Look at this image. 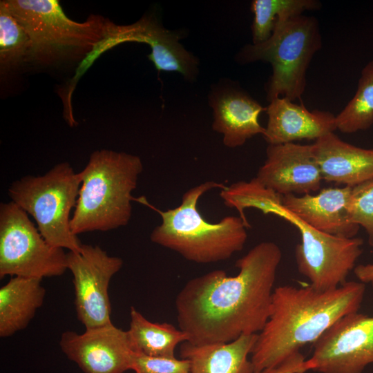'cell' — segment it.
Here are the masks:
<instances>
[{"mask_svg": "<svg viewBox=\"0 0 373 373\" xmlns=\"http://www.w3.org/2000/svg\"><path fill=\"white\" fill-rule=\"evenodd\" d=\"M281 260L278 245L261 242L236 261V276L216 269L189 280L175 300L178 325L188 342L227 343L258 334L269 316Z\"/></svg>", "mask_w": 373, "mask_h": 373, "instance_id": "6da1fadb", "label": "cell"}, {"mask_svg": "<svg viewBox=\"0 0 373 373\" xmlns=\"http://www.w3.org/2000/svg\"><path fill=\"white\" fill-rule=\"evenodd\" d=\"M365 284L347 281L336 289L318 291L305 287H275L268 320L251 352L253 372L274 367L314 343L332 324L358 312Z\"/></svg>", "mask_w": 373, "mask_h": 373, "instance_id": "7a4b0ae2", "label": "cell"}, {"mask_svg": "<svg viewBox=\"0 0 373 373\" xmlns=\"http://www.w3.org/2000/svg\"><path fill=\"white\" fill-rule=\"evenodd\" d=\"M139 156L108 149L93 152L80 171L82 184L70 228L75 235L124 227L132 215V192L143 171Z\"/></svg>", "mask_w": 373, "mask_h": 373, "instance_id": "3957f363", "label": "cell"}, {"mask_svg": "<svg viewBox=\"0 0 373 373\" xmlns=\"http://www.w3.org/2000/svg\"><path fill=\"white\" fill-rule=\"evenodd\" d=\"M225 186L207 181L186 191L178 207L164 211L157 210L162 222L152 231L151 240L199 264L226 260L241 251L249 227L240 216H229L211 223L198 209V200L204 193Z\"/></svg>", "mask_w": 373, "mask_h": 373, "instance_id": "277c9868", "label": "cell"}, {"mask_svg": "<svg viewBox=\"0 0 373 373\" xmlns=\"http://www.w3.org/2000/svg\"><path fill=\"white\" fill-rule=\"evenodd\" d=\"M4 1L31 40L29 63L42 66L81 63L104 38L109 20L92 14L77 22L66 16L57 0Z\"/></svg>", "mask_w": 373, "mask_h": 373, "instance_id": "5b68a950", "label": "cell"}, {"mask_svg": "<svg viewBox=\"0 0 373 373\" xmlns=\"http://www.w3.org/2000/svg\"><path fill=\"white\" fill-rule=\"evenodd\" d=\"M81 184L80 172L63 162L44 175H25L13 181L8 193L12 202L32 216L47 242L78 252L83 244L71 230L70 214L76 206Z\"/></svg>", "mask_w": 373, "mask_h": 373, "instance_id": "8992f818", "label": "cell"}, {"mask_svg": "<svg viewBox=\"0 0 373 373\" xmlns=\"http://www.w3.org/2000/svg\"><path fill=\"white\" fill-rule=\"evenodd\" d=\"M321 43L316 19L300 15L279 19L267 41L246 46L240 58L245 62L270 63L272 75L266 87L267 100L283 97L293 102L305 91L307 70Z\"/></svg>", "mask_w": 373, "mask_h": 373, "instance_id": "52a82bcc", "label": "cell"}, {"mask_svg": "<svg viewBox=\"0 0 373 373\" xmlns=\"http://www.w3.org/2000/svg\"><path fill=\"white\" fill-rule=\"evenodd\" d=\"M262 213L278 216L298 229L301 242L295 248L296 266L298 272L309 280L310 286L318 291H328L347 281L362 254V238L339 237L317 231L285 209L280 200L269 201Z\"/></svg>", "mask_w": 373, "mask_h": 373, "instance_id": "ba28073f", "label": "cell"}, {"mask_svg": "<svg viewBox=\"0 0 373 373\" xmlns=\"http://www.w3.org/2000/svg\"><path fill=\"white\" fill-rule=\"evenodd\" d=\"M67 267V254L41 235L28 213L10 201L0 204V278L43 279L59 276Z\"/></svg>", "mask_w": 373, "mask_h": 373, "instance_id": "9c48e42d", "label": "cell"}, {"mask_svg": "<svg viewBox=\"0 0 373 373\" xmlns=\"http://www.w3.org/2000/svg\"><path fill=\"white\" fill-rule=\"evenodd\" d=\"M122 265L121 258L109 256L98 245L83 244L79 251L67 254L77 316L86 329L112 323L108 287Z\"/></svg>", "mask_w": 373, "mask_h": 373, "instance_id": "30bf717a", "label": "cell"}, {"mask_svg": "<svg viewBox=\"0 0 373 373\" xmlns=\"http://www.w3.org/2000/svg\"><path fill=\"white\" fill-rule=\"evenodd\" d=\"M307 361L318 373H362L373 363V316L355 312L340 318L313 343Z\"/></svg>", "mask_w": 373, "mask_h": 373, "instance_id": "8fae6325", "label": "cell"}, {"mask_svg": "<svg viewBox=\"0 0 373 373\" xmlns=\"http://www.w3.org/2000/svg\"><path fill=\"white\" fill-rule=\"evenodd\" d=\"M59 345L67 358L84 373H124L133 367L135 352L127 331L112 323L62 333Z\"/></svg>", "mask_w": 373, "mask_h": 373, "instance_id": "7c38bea8", "label": "cell"}, {"mask_svg": "<svg viewBox=\"0 0 373 373\" xmlns=\"http://www.w3.org/2000/svg\"><path fill=\"white\" fill-rule=\"evenodd\" d=\"M266 155L255 177L265 187L282 195L311 194L320 189L323 179L312 144H269Z\"/></svg>", "mask_w": 373, "mask_h": 373, "instance_id": "4fadbf2b", "label": "cell"}, {"mask_svg": "<svg viewBox=\"0 0 373 373\" xmlns=\"http://www.w3.org/2000/svg\"><path fill=\"white\" fill-rule=\"evenodd\" d=\"M352 186L329 187L318 194L283 196L282 206L304 223L321 232L354 238L359 226L349 218L348 202Z\"/></svg>", "mask_w": 373, "mask_h": 373, "instance_id": "5bb4252c", "label": "cell"}, {"mask_svg": "<svg viewBox=\"0 0 373 373\" xmlns=\"http://www.w3.org/2000/svg\"><path fill=\"white\" fill-rule=\"evenodd\" d=\"M268 122L262 135L269 144H282L301 140H317L336 130V116L329 112L309 111L301 103L297 104L279 97L266 108Z\"/></svg>", "mask_w": 373, "mask_h": 373, "instance_id": "9a60e30c", "label": "cell"}, {"mask_svg": "<svg viewBox=\"0 0 373 373\" xmlns=\"http://www.w3.org/2000/svg\"><path fill=\"white\" fill-rule=\"evenodd\" d=\"M312 152L323 180L354 186L373 178V149L360 148L334 132L315 140Z\"/></svg>", "mask_w": 373, "mask_h": 373, "instance_id": "2e32d148", "label": "cell"}, {"mask_svg": "<svg viewBox=\"0 0 373 373\" xmlns=\"http://www.w3.org/2000/svg\"><path fill=\"white\" fill-rule=\"evenodd\" d=\"M211 104L213 129L222 134L226 146L238 147L256 135H264L265 128L260 125L259 115L266 108L246 94L226 91L214 97Z\"/></svg>", "mask_w": 373, "mask_h": 373, "instance_id": "e0dca14e", "label": "cell"}, {"mask_svg": "<svg viewBox=\"0 0 373 373\" xmlns=\"http://www.w3.org/2000/svg\"><path fill=\"white\" fill-rule=\"evenodd\" d=\"M257 334L242 335L227 343H182L181 358L189 361L191 373H251L248 359Z\"/></svg>", "mask_w": 373, "mask_h": 373, "instance_id": "ac0fdd59", "label": "cell"}, {"mask_svg": "<svg viewBox=\"0 0 373 373\" xmlns=\"http://www.w3.org/2000/svg\"><path fill=\"white\" fill-rule=\"evenodd\" d=\"M42 279L13 276L0 289V336H11L25 329L43 305Z\"/></svg>", "mask_w": 373, "mask_h": 373, "instance_id": "d6986e66", "label": "cell"}, {"mask_svg": "<svg viewBox=\"0 0 373 373\" xmlns=\"http://www.w3.org/2000/svg\"><path fill=\"white\" fill-rule=\"evenodd\" d=\"M126 331L133 350L150 356L175 358L176 347L189 341L182 329L168 323L151 322L133 307Z\"/></svg>", "mask_w": 373, "mask_h": 373, "instance_id": "ffe728a7", "label": "cell"}, {"mask_svg": "<svg viewBox=\"0 0 373 373\" xmlns=\"http://www.w3.org/2000/svg\"><path fill=\"white\" fill-rule=\"evenodd\" d=\"M32 42L4 0L0 2V69L5 75L29 63Z\"/></svg>", "mask_w": 373, "mask_h": 373, "instance_id": "44dd1931", "label": "cell"}, {"mask_svg": "<svg viewBox=\"0 0 373 373\" xmlns=\"http://www.w3.org/2000/svg\"><path fill=\"white\" fill-rule=\"evenodd\" d=\"M316 0H254L251 10L254 14L252 24L253 44L267 41L279 19H289L306 10L320 9Z\"/></svg>", "mask_w": 373, "mask_h": 373, "instance_id": "7402d4cb", "label": "cell"}, {"mask_svg": "<svg viewBox=\"0 0 373 373\" xmlns=\"http://www.w3.org/2000/svg\"><path fill=\"white\" fill-rule=\"evenodd\" d=\"M373 125V60L363 68L356 91L336 116V129L344 133L365 131Z\"/></svg>", "mask_w": 373, "mask_h": 373, "instance_id": "603a6c76", "label": "cell"}, {"mask_svg": "<svg viewBox=\"0 0 373 373\" xmlns=\"http://www.w3.org/2000/svg\"><path fill=\"white\" fill-rule=\"evenodd\" d=\"M179 37L162 27L150 46L149 59L157 70L180 73L189 80L197 75V59L180 44Z\"/></svg>", "mask_w": 373, "mask_h": 373, "instance_id": "cb8c5ba5", "label": "cell"}, {"mask_svg": "<svg viewBox=\"0 0 373 373\" xmlns=\"http://www.w3.org/2000/svg\"><path fill=\"white\" fill-rule=\"evenodd\" d=\"M348 214L352 223L365 229L373 247V178L352 186Z\"/></svg>", "mask_w": 373, "mask_h": 373, "instance_id": "d4e9b609", "label": "cell"}, {"mask_svg": "<svg viewBox=\"0 0 373 373\" xmlns=\"http://www.w3.org/2000/svg\"><path fill=\"white\" fill-rule=\"evenodd\" d=\"M132 370L134 373H191L186 359L150 356L136 352Z\"/></svg>", "mask_w": 373, "mask_h": 373, "instance_id": "484cf974", "label": "cell"}, {"mask_svg": "<svg viewBox=\"0 0 373 373\" xmlns=\"http://www.w3.org/2000/svg\"><path fill=\"white\" fill-rule=\"evenodd\" d=\"M310 367L301 353L296 354L274 367L251 373H305Z\"/></svg>", "mask_w": 373, "mask_h": 373, "instance_id": "4316f807", "label": "cell"}, {"mask_svg": "<svg viewBox=\"0 0 373 373\" xmlns=\"http://www.w3.org/2000/svg\"><path fill=\"white\" fill-rule=\"evenodd\" d=\"M353 271L358 281L370 284L373 289V263L358 265Z\"/></svg>", "mask_w": 373, "mask_h": 373, "instance_id": "83f0119b", "label": "cell"}]
</instances>
